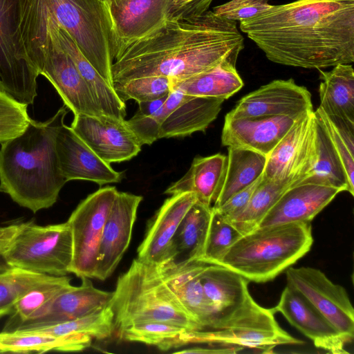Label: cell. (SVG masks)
Returning a JSON list of instances; mask_svg holds the SVG:
<instances>
[{
	"instance_id": "obj_1",
	"label": "cell",
	"mask_w": 354,
	"mask_h": 354,
	"mask_svg": "<svg viewBox=\"0 0 354 354\" xmlns=\"http://www.w3.org/2000/svg\"><path fill=\"white\" fill-rule=\"evenodd\" d=\"M240 22L271 62L321 69L354 62V0H297Z\"/></svg>"
},
{
	"instance_id": "obj_2",
	"label": "cell",
	"mask_w": 354,
	"mask_h": 354,
	"mask_svg": "<svg viewBox=\"0 0 354 354\" xmlns=\"http://www.w3.org/2000/svg\"><path fill=\"white\" fill-rule=\"evenodd\" d=\"M243 48L236 21L212 11L186 20H165L122 49L112 64L113 83L152 75L186 78L238 58Z\"/></svg>"
},
{
	"instance_id": "obj_3",
	"label": "cell",
	"mask_w": 354,
	"mask_h": 354,
	"mask_svg": "<svg viewBox=\"0 0 354 354\" xmlns=\"http://www.w3.org/2000/svg\"><path fill=\"white\" fill-rule=\"evenodd\" d=\"M67 113L64 106L45 122L30 119L19 135L1 144L0 192L33 213L53 206L67 182L55 147Z\"/></svg>"
},
{
	"instance_id": "obj_4",
	"label": "cell",
	"mask_w": 354,
	"mask_h": 354,
	"mask_svg": "<svg viewBox=\"0 0 354 354\" xmlns=\"http://www.w3.org/2000/svg\"><path fill=\"white\" fill-rule=\"evenodd\" d=\"M115 331L144 322H161L201 330L166 284L160 268L138 259L120 275L108 304Z\"/></svg>"
},
{
	"instance_id": "obj_5",
	"label": "cell",
	"mask_w": 354,
	"mask_h": 354,
	"mask_svg": "<svg viewBox=\"0 0 354 354\" xmlns=\"http://www.w3.org/2000/svg\"><path fill=\"white\" fill-rule=\"evenodd\" d=\"M313 243L310 223H290L258 227L242 234L227 250L218 265L249 281L274 279L295 263Z\"/></svg>"
},
{
	"instance_id": "obj_6",
	"label": "cell",
	"mask_w": 354,
	"mask_h": 354,
	"mask_svg": "<svg viewBox=\"0 0 354 354\" xmlns=\"http://www.w3.org/2000/svg\"><path fill=\"white\" fill-rule=\"evenodd\" d=\"M35 26V0H0V92L26 105L40 75L31 59Z\"/></svg>"
},
{
	"instance_id": "obj_7",
	"label": "cell",
	"mask_w": 354,
	"mask_h": 354,
	"mask_svg": "<svg viewBox=\"0 0 354 354\" xmlns=\"http://www.w3.org/2000/svg\"><path fill=\"white\" fill-rule=\"evenodd\" d=\"M53 17L112 86L117 42L108 3L102 0H46Z\"/></svg>"
},
{
	"instance_id": "obj_8",
	"label": "cell",
	"mask_w": 354,
	"mask_h": 354,
	"mask_svg": "<svg viewBox=\"0 0 354 354\" xmlns=\"http://www.w3.org/2000/svg\"><path fill=\"white\" fill-rule=\"evenodd\" d=\"M204 292L212 309L209 330H234L259 326L271 319L272 308L259 305L250 295L249 281L220 265L208 264L201 272Z\"/></svg>"
},
{
	"instance_id": "obj_9",
	"label": "cell",
	"mask_w": 354,
	"mask_h": 354,
	"mask_svg": "<svg viewBox=\"0 0 354 354\" xmlns=\"http://www.w3.org/2000/svg\"><path fill=\"white\" fill-rule=\"evenodd\" d=\"M3 257L10 265L26 271L67 275L73 260L71 227L67 221L48 225L29 221Z\"/></svg>"
},
{
	"instance_id": "obj_10",
	"label": "cell",
	"mask_w": 354,
	"mask_h": 354,
	"mask_svg": "<svg viewBox=\"0 0 354 354\" xmlns=\"http://www.w3.org/2000/svg\"><path fill=\"white\" fill-rule=\"evenodd\" d=\"M117 192L113 186L100 188L84 199L67 221L73 238L70 272L80 278L95 277L103 228Z\"/></svg>"
},
{
	"instance_id": "obj_11",
	"label": "cell",
	"mask_w": 354,
	"mask_h": 354,
	"mask_svg": "<svg viewBox=\"0 0 354 354\" xmlns=\"http://www.w3.org/2000/svg\"><path fill=\"white\" fill-rule=\"evenodd\" d=\"M287 284L299 291L336 328L346 344L354 338V309L346 289L320 270L289 267Z\"/></svg>"
},
{
	"instance_id": "obj_12",
	"label": "cell",
	"mask_w": 354,
	"mask_h": 354,
	"mask_svg": "<svg viewBox=\"0 0 354 354\" xmlns=\"http://www.w3.org/2000/svg\"><path fill=\"white\" fill-rule=\"evenodd\" d=\"M48 40L40 75L56 89L64 105L75 115L100 116L102 111L71 57L60 45L49 9Z\"/></svg>"
},
{
	"instance_id": "obj_13",
	"label": "cell",
	"mask_w": 354,
	"mask_h": 354,
	"mask_svg": "<svg viewBox=\"0 0 354 354\" xmlns=\"http://www.w3.org/2000/svg\"><path fill=\"white\" fill-rule=\"evenodd\" d=\"M315 111L298 118L268 156L263 177L299 183L310 171L316 151Z\"/></svg>"
},
{
	"instance_id": "obj_14",
	"label": "cell",
	"mask_w": 354,
	"mask_h": 354,
	"mask_svg": "<svg viewBox=\"0 0 354 354\" xmlns=\"http://www.w3.org/2000/svg\"><path fill=\"white\" fill-rule=\"evenodd\" d=\"M313 111L311 94L294 80H275L243 97L225 115L248 118L300 116Z\"/></svg>"
},
{
	"instance_id": "obj_15",
	"label": "cell",
	"mask_w": 354,
	"mask_h": 354,
	"mask_svg": "<svg viewBox=\"0 0 354 354\" xmlns=\"http://www.w3.org/2000/svg\"><path fill=\"white\" fill-rule=\"evenodd\" d=\"M74 132L104 161L120 162L137 156L142 145L125 119L75 115Z\"/></svg>"
},
{
	"instance_id": "obj_16",
	"label": "cell",
	"mask_w": 354,
	"mask_h": 354,
	"mask_svg": "<svg viewBox=\"0 0 354 354\" xmlns=\"http://www.w3.org/2000/svg\"><path fill=\"white\" fill-rule=\"evenodd\" d=\"M59 294L39 317L22 322H8L3 331H24L74 320L106 307L112 292L95 288L88 277Z\"/></svg>"
},
{
	"instance_id": "obj_17",
	"label": "cell",
	"mask_w": 354,
	"mask_h": 354,
	"mask_svg": "<svg viewBox=\"0 0 354 354\" xmlns=\"http://www.w3.org/2000/svg\"><path fill=\"white\" fill-rule=\"evenodd\" d=\"M141 196L118 191L100 240L95 279L105 280L115 271L127 250Z\"/></svg>"
},
{
	"instance_id": "obj_18",
	"label": "cell",
	"mask_w": 354,
	"mask_h": 354,
	"mask_svg": "<svg viewBox=\"0 0 354 354\" xmlns=\"http://www.w3.org/2000/svg\"><path fill=\"white\" fill-rule=\"evenodd\" d=\"M306 337L314 346L333 354H345L346 344L336 328L299 291L287 284L278 304L272 308Z\"/></svg>"
},
{
	"instance_id": "obj_19",
	"label": "cell",
	"mask_w": 354,
	"mask_h": 354,
	"mask_svg": "<svg viewBox=\"0 0 354 354\" xmlns=\"http://www.w3.org/2000/svg\"><path fill=\"white\" fill-rule=\"evenodd\" d=\"M55 147L60 171L67 182L81 180L103 185L122 180V173L100 158L71 127L64 124L60 128Z\"/></svg>"
},
{
	"instance_id": "obj_20",
	"label": "cell",
	"mask_w": 354,
	"mask_h": 354,
	"mask_svg": "<svg viewBox=\"0 0 354 354\" xmlns=\"http://www.w3.org/2000/svg\"><path fill=\"white\" fill-rule=\"evenodd\" d=\"M302 115L248 118L225 117L221 133L222 145L227 147L253 151L268 157L294 122Z\"/></svg>"
},
{
	"instance_id": "obj_21",
	"label": "cell",
	"mask_w": 354,
	"mask_h": 354,
	"mask_svg": "<svg viewBox=\"0 0 354 354\" xmlns=\"http://www.w3.org/2000/svg\"><path fill=\"white\" fill-rule=\"evenodd\" d=\"M196 201L192 192L176 194L167 198L153 218L138 248L137 259L158 266L164 265L181 221Z\"/></svg>"
},
{
	"instance_id": "obj_22",
	"label": "cell",
	"mask_w": 354,
	"mask_h": 354,
	"mask_svg": "<svg viewBox=\"0 0 354 354\" xmlns=\"http://www.w3.org/2000/svg\"><path fill=\"white\" fill-rule=\"evenodd\" d=\"M340 192L342 190L338 188L321 185L290 186L266 214L258 227L310 223Z\"/></svg>"
},
{
	"instance_id": "obj_23",
	"label": "cell",
	"mask_w": 354,
	"mask_h": 354,
	"mask_svg": "<svg viewBox=\"0 0 354 354\" xmlns=\"http://www.w3.org/2000/svg\"><path fill=\"white\" fill-rule=\"evenodd\" d=\"M170 0H111L108 4L117 42V55L166 20ZM114 59V60H115Z\"/></svg>"
},
{
	"instance_id": "obj_24",
	"label": "cell",
	"mask_w": 354,
	"mask_h": 354,
	"mask_svg": "<svg viewBox=\"0 0 354 354\" xmlns=\"http://www.w3.org/2000/svg\"><path fill=\"white\" fill-rule=\"evenodd\" d=\"M207 265L196 260L158 266L167 286L201 330L210 329L213 324L212 309L201 279V272Z\"/></svg>"
},
{
	"instance_id": "obj_25",
	"label": "cell",
	"mask_w": 354,
	"mask_h": 354,
	"mask_svg": "<svg viewBox=\"0 0 354 354\" xmlns=\"http://www.w3.org/2000/svg\"><path fill=\"white\" fill-rule=\"evenodd\" d=\"M227 165V156L221 153L196 157L185 174L172 183L165 194L192 192L197 201L212 207L221 190Z\"/></svg>"
},
{
	"instance_id": "obj_26",
	"label": "cell",
	"mask_w": 354,
	"mask_h": 354,
	"mask_svg": "<svg viewBox=\"0 0 354 354\" xmlns=\"http://www.w3.org/2000/svg\"><path fill=\"white\" fill-rule=\"evenodd\" d=\"M212 208L196 201L185 214L171 241L166 263L199 261L203 252Z\"/></svg>"
},
{
	"instance_id": "obj_27",
	"label": "cell",
	"mask_w": 354,
	"mask_h": 354,
	"mask_svg": "<svg viewBox=\"0 0 354 354\" xmlns=\"http://www.w3.org/2000/svg\"><path fill=\"white\" fill-rule=\"evenodd\" d=\"M53 19L61 46L72 59L103 114L118 119H124L125 102L120 100L113 87L102 77L84 56L71 35L59 26L53 15Z\"/></svg>"
},
{
	"instance_id": "obj_28",
	"label": "cell",
	"mask_w": 354,
	"mask_h": 354,
	"mask_svg": "<svg viewBox=\"0 0 354 354\" xmlns=\"http://www.w3.org/2000/svg\"><path fill=\"white\" fill-rule=\"evenodd\" d=\"M237 58H228L213 68L183 79H171V90L196 97L227 100L238 92L243 82L236 68Z\"/></svg>"
},
{
	"instance_id": "obj_29",
	"label": "cell",
	"mask_w": 354,
	"mask_h": 354,
	"mask_svg": "<svg viewBox=\"0 0 354 354\" xmlns=\"http://www.w3.org/2000/svg\"><path fill=\"white\" fill-rule=\"evenodd\" d=\"M223 101L187 95L162 123L159 139L185 137L204 131L217 118Z\"/></svg>"
},
{
	"instance_id": "obj_30",
	"label": "cell",
	"mask_w": 354,
	"mask_h": 354,
	"mask_svg": "<svg viewBox=\"0 0 354 354\" xmlns=\"http://www.w3.org/2000/svg\"><path fill=\"white\" fill-rule=\"evenodd\" d=\"M321 108L326 114L354 122V70L352 65L339 64L329 71L318 69Z\"/></svg>"
},
{
	"instance_id": "obj_31",
	"label": "cell",
	"mask_w": 354,
	"mask_h": 354,
	"mask_svg": "<svg viewBox=\"0 0 354 354\" xmlns=\"http://www.w3.org/2000/svg\"><path fill=\"white\" fill-rule=\"evenodd\" d=\"M316 116V115H315ZM316 151L313 165L297 184H315L349 192L346 174L342 161L323 125L316 116Z\"/></svg>"
},
{
	"instance_id": "obj_32",
	"label": "cell",
	"mask_w": 354,
	"mask_h": 354,
	"mask_svg": "<svg viewBox=\"0 0 354 354\" xmlns=\"http://www.w3.org/2000/svg\"><path fill=\"white\" fill-rule=\"evenodd\" d=\"M87 346L86 338L79 335L54 337L34 330L0 333V353H41L50 351H80Z\"/></svg>"
},
{
	"instance_id": "obj_33",
	"label": "cell",
	"mask_w": 354,
	"mask_h": 354,
	"mask_svg": "<svg viewBox=\"0 0 354 354\" xmlns=\"http://www.w3.org/2000/svg\"><path fill=\"white\" fill-rule=\"evenodd\" d=\"M227 165L220 194L212 207L223 205L237 192L251 185L262 176L267 157L257 152L227 147Z\"/></svg>"
},
{
	"instance_id": "obj_34",
	"label": "cell",
	"mask_w": 354,
	"mask_h": 354,
	"mask_svg": "<svg viewBox=\"0 0 354 354\" xmlns=\"http://www.w3.org/2000/svg\"><path fill=\"white\" fill-rule=\"evenodd\" d=\"M53 277L15 268L0 255V318L11 314L25 293Z\"/></svg>"
},
{
	"instance_id": "obj_35",
	"label": "cell",
	"mask_w": 354,
	"mask_h": 354,
	"mask_svg": "<svg viewBox=\"0 0 354 354\" xmlns=\"http://www.w3.org/2000/svg\"><path fill=\"white\" fill-rule=\"evenodd\" d=\"M292 185L291 181H273L263 177L247 207L232 224L242 234L257 228L266 214Z\"/></svg>"
},
{
	"instance_id": "obj_36",
	"label": "cell",
	"mask_w": 354,
	"mask_h": 354,
	"mask_svg": "<svg viewBox=\"0 0 354 354\" xmlns=\"http://www.w3.org/2000/svg\"><path fill=\"white\" fill-rule=\"evenodd\" d=\"M71 279L66 275L53 276L46 282L25 293L16 302L8 322H22L40 316L61 293L70 289Z\"/></svg>"
},
{
	"instance_id": "obj_37",
	"label": "cell",
	"mask_w": 354,
	"mask_h": 354,
	"mask_svg": "<svg viewBox=\"0 0 354 354\" xmlns=\"http://www.w3.org/2000/svg\"><path fill=\"white\" fill-rule=\"evenodd\" d=\"M315 113L326 131L345 169L349 193L354 195V122L328 115L318 107Z\"/></svg>"
},
{
	"instance_id": "obj_38",
	"label": "cell",
	"mask_w": 354,
	"mask_h": 354,
	"mask_svg": "<svg viewBox=\"0 0 354 354\" xmlns=\"http://www.w3.org/2000/svg\"><path fill=\"white\" fill-rule=\"evenodd\" d=\"M31 330L54 337L86 335L93 339H104L110 337L115 332L113 313L107 306L99 311L74 320Z\"/></svg>"
},
{
	"instance_id": "obj_39",
	"label": "cell",
	"mask_w": 354,
	"mask_h": 354,
	"mask_svg": "<svg viewBox=\"0 0 354 354\" xmlns=\"http://www.w3.org/2000/svg\"><path fill=\"white\" fill-rule=\"evenodd\" d=\"M188 329L161 322H149L131 325L118 337L129 342H141L158 347L161 351L178 348V339Z\"/></svg>"
},
{
	"instance_id": "obj_40",
	"label": "cell",
	"mask_w": 354,
	"mask_h": 354,
	"mask_svg": "<svg viewBox=\"0 0 354 354\" xmlns=\"http://www.w3.org/2000/svg\"><path fill=\"white\" fill-rule=\"evenodd\" d=\"M187 95L176 90H171L160 109L151 115L145 116L138 113L127 122L139 142L150 145L159 139L160 129L166 118L185 100Z\"/></svg>"
},
{
	"instance_id": "obj_41",
	"label": "cell",
	"mask_w": 354,
	"mask_h": 354,
	"mask_svg": "<svg viewBox=\"0 0 354 354\" xmlns=\"http://www.w3.org/2000/svg\"><path fill=\"white\" fill-rule=\"evenodd\" d=\"M241 236L233 224L212 209L203 254L199 261L218 265L230 246Z\"/></svg>"
},
{
	"instance_id": "obj_42",
	"label": "cell",
	"mask_w": 354,
	"mask_h": 354,
	"mask_svg": "<svg viewBox=\"0 0 354 354\" xmlns=\"http://www.w3.org/2000/svg\"><path fill=\"white\" fill-rule=\"evenodd\" d=\"M113 88L125 102L134 100L137 102L162 97L171 91V79L166 76L152 75L113 83Z\"/></svg>"
},
{
	"instance_id": "obj_43",
	"label": "cell",
	"mask_w": 354,
	"mask_h": 354,
	"mask_svg": "<svg viewBox=\"0 0 354 354\" xmlns=\"http://www.w3.org/2000/svg\"><path fill=\"white\" fill-rule=\"evenodd\" d=\"M27 107L0 92V144L19 135L26 129L30 120Z\"/></svg>"
},
{
	"instance_id": "obj_44",
	"label": "cell",
	"mask_w": 354,
	"mask_h": 354,
	"mask_svg": "<svg viewBox=\"0 0 354 354\" xmlns=\"http://www.w3.org/2000/svg\"><path fill=\"white\" fill-rule=\"evenodd\" d=\"M268 1L269 0H230L214 7L212 12L223 19L241 21L268 9L271 6Z\"/></svg>"
},
{
	"instance_id": "obj_45",
	"label": "cell",
	"mask_w": 354,
	"mask_h": 354,
	"mask_svg": "<svg viewBox=\"0 0 354 354\" xmlns=\"http://www.w3.org/2000/svg\"><path fill=\"white\" fill-rule=\"evenodd\" d=\"M262 178L263 175L251 185L233 194L223 205L212 209L232 223L244 211Z\"/></svg>"
},
{
	"instance_id": "obj_46",
	"label": "cell",
	"mask_w": 354,
	"mask_h": 354,
	"mask_svg": "<svg viewBox=\"0 0 354 354\" xmlns=\"http://www.w3.org/2000/svg\"><path fill=\"white\" fill-rule=\"evenodd\" d=\"M213 0H170L166 20L180 21L199 17L206 12Z\"/></svg>"
},
{
	"instance_id": "obj_47",
	"label": "cell",
	"mask_w": 354,
	"mask_h": 354,
	"mask_svg": "<svg viewBox=\"0 0 354 354\" xmlns=\"http://www.w3.org/2000/svg\"><path fill=\"white\" fill-rule=\"evenodd\" d=\"M29 221L12 223L6 226H0V255L8 250L16 238L28 224Z\"/></svg>"
},
{
	"instance_id": "obj_48",
	"label": "cell",
	"mask_w": 354,
	"mask_h": 354,
	"mask_svg": "<svg viewBox=\"0 0 354 354\" xmlns=\"http://www.w3.org/2000/svg\"><path fill=\"white\" fill-rule=\"evenodd\" d=\"M242 351L241 348L229 346L207 345V347H194L183 351H178L176 353H236Z\"/></svg>"
},
{
	"instance_id": "obj_49",
	"label": "cell",
	"mask_w": 354,
	"mask_h": 354,
	"mask_svg": "<svg viewBox=\"0 0 354 354\" xmlns=\"http://www.w3.org/2000/svg\"><path fill=\"white\" fill-rule=\"evenodd\" d=\"M168 95L169 94L155 100L138 102V109L136 113L145 116L152 115L162 107Z\"/></svg>"
},
{
	"instance_id": "obj_50",
	"label": "cell",
	"mask_w": 354,
	"mask_h": 354,
	"mask_svg": "<svg viewBox=\"0 0 354 354\" xmlns=\"http://www.w3.org/2000/svg\"><path fill=\"white\" fill-rule=\"evenodd\" d=\"M102 1H103L104 2H105V3H108V4H109V3L110 1V0H102Z\"/></svg>"
},
{
	"instance_id": "obj_51",
	"label": "cell",
	"mask_w": 354,
	"mask_h": 354,
	"mask_svg": "<svg viewBox=\"0 0 354 354\" xmlns=\"http://www.w3.org/2000/svg\"><path fill=\"white\" fill-rule=\"evenodd\" d=\"M111 1V0H110Z\"/></svg>"
}]
</instances>
